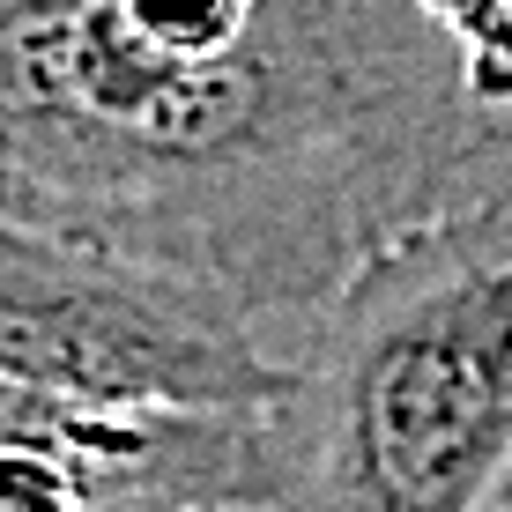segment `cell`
Masks as SVG:
<instances>
[{
  "mask_svg": "<svg viewBox=\"0 0 512 512\" xmlns=\"http://www.w3.org/2000/svg\"><path fill=\"white\" fill-rule=\"evenodd\" d=\"M512 179L416 0H0V223L312 320L386 238Z\"/></svg>",
  "mask_w": 512,
  "mask_h": 512,
  "instance_id": "6da1fadb",
  "label": "cell"
},
{
  "mask_svg": "<svg viewBox=\"0 0 512 512\" xmlns=\"http://www.w3.org/2000/svg\"><path fill=\"white\" fill-rule=\"evenodd\" d=\"M512 475V179L386 238L253 416V512H483Z\"/></svg>",
  "mask_w": 512,
  "mask_h": 512,
  "instance_id": "7a4b0ae2",
  "label": "cell"
},
{
  "mask_svg": "<svg viewBox=\"0 0 512 512\" xmlns=\"http://www.w3.org/2000/svg\"><path fill=\"white\" fill-rule=\"evenodd\" d=\"M0 379L90 409L260 416L290 379L223 290L97 238L0 223Z\"/></svg>",
  "mask_w": 512,
  "mask_h": 512,
  "instance_id": "3957f363",
  "label": "cell"
},
{
  "mask_svg": "<svg viewBox=\"0 0 512 512\" xmlns=\"http://www.w3.org/2000/svg\"><path fill=\"white\" fill-rule=\"evenodd\" d=\"M0 446L52 453L90 512H238L253 490V416L90 409L0 379Z\"/></svg>",
  "mask_w": 512,
  "mask_h": 512,
  "instance_id": "277c9868",
  "label": "cell"
},
{
  "mask_svg": "<svg viewBox=\"0 0 512 512\" xmlns=\"http://www.w3.org/2000/svg\"><path fill=\"white\" fill-rule=\"evenodd\" d=\"M431 15V30L461 52L468 97L490 119L512 112V0H416Z\"/></svg>",
  "mask_w": 512,
  "mask_h": 512,
  "instance_id": "5b68a950",
  "label": "cell"
},
{
  "mask_svg": "<svg viewBox=\"0 0 512 512\" xmlns=\"http://www.w3.org/2000/svg\"><path fill=\"white\" fill-rule=\"evenodd\" d=\"M0 512H90L52 453H30V446H0Z\"/></svg>",
  "mask_w": 512,
  "mask_h": 512,
  "instance_id": "8992f818",
  "label": "cell"
},
{
  "mask_svg": "<svg viewBox=\"0 0 512 512\" xmlns=\"http://www.w3.org/2000/svg\"><path fill=\"white\" fill-rule=\"evenodd\" d=\"M483 512H512V475H505L498 490H490V505H483Z\"/></svg>",
  "mask_w": 512,
  "mask_h": 512,
  "instance_id": "52a82bcc",
  "label": "cell"
}]
</instances>
